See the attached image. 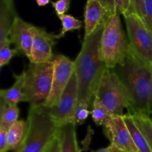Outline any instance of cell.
<instances>
[{"mask_svg":"<svg viewBox=\"0 0 152 152\" xmlns=\"http://www.w3.org/2000/svg\"><path fill=\"white\" fill-rule=\"evenodd\" d=\"M114 71L127 88L131 99L129 114L152 115L151 65L129 50L124 63Z\"/></svg>","mask_w":152,"mask_h":152,"instance_id":"cell-1","label":"cell"},{"mask_svg":"<svg viewBox=\"0 0 152 152\" xmlns=\"http://www.w3.org/2000/svg\"><path fill=\"white\" fill-rule=\"evenodd\" d=\"M105 22L90 36L83 39L81 50L74 60V72L78 86V102H86L91 107L102 74L106 69L99 57V42Z\"/></svg>","mask_w":152,"mask_h":152,"instance_id":"cell-2","label":"cell"},{"mask_svg":"<svg viewBox=\"0 0 152 152\" xmlns=\"http://www.w3.org/2000/svg\"><path fill=\"white\" fill-rule=\"evenodd\" d=\"M59 129L52 118L50 108L30 106L26 134L18 152H43L57 135Z\"/></svg>","mask_w":152,"mask_h":152,"instance_id":"cell-3","label":"cell"},{"mask_svg":"<svg viewBox=\"0 0 152 152\" xmlns=\"http://www.w3.org/2000/svg\"><path fill=\"white\" fill-rule=\"evenodd\" d=\"M130 50L120 15H112L106 20L99 45V57L106 68L114 69L124 63Z\"/></svg>","mask_w":152,"mask_h":152,"instance_id":"cell-4","label":"cell"},{"mask_svg":"<svg viewBox=\"0 0 152 152\" xmlns=\"http://www.w3.org/2000/svg\"><path fill=\"white\" fill-rule=\"evenodd\" d=\"M94 96L112 116H123L131 107L127 88L114 69L105 70Z\"/></svg>","mask_w":152,"mask_h":152,"instance_id":"cell-5","label":"cell"},{"mask_svg":"<svg viewBox=\"0 0 152 152\" xmlns=\"http://www.w3.org/2000/svg\"><path fill=\"white\" fill-rule=\"evenodd\" d=\"M53 74V59L45 63L30 62L25 70L24 86V94L30 106L45 105L51 90Z\"/></svg>","mask_w":152,"mask_h":152,"instance_id":"cell-6","label":"cell"},{"mask_svg":"<svg viewBox=\"0 0 152 152\" xmlns=\"http://www.w3.org/2000/svg\"><path fill=\"white\" fill-rule=\"evenodd\" d=\"M130 48L137 55L151 65L152 31L140 17L130 13L124 16Z\"/></svg>","mask_w":152,"mask_h":152,"instance_id":"cell-7","label":"cell"},{"mask_svg":"<svg viewBox=\"0 0 152 152\" xmlns=\"http://www.w3.org/2000/svg\"><path fill=\"white\" fill-rule=\"evenodd\" d=\"M53 74L51 90L44 105L48 108H52L56 105L75 70L74 61L63 54H57L53 56Z\"/></svg>","mask_w":152,"mask_h":152,"instance_id":"cell-8","label":"cell"},{"mask_svg":"<svg viewBox=\"0 0 152 152\" xmlns=\"http://www.w3.org/2000/svg\"><path fill=\"white\" fill-rule=\"evenodd\" d=\"M78 100V86L74 72L56 105L50 108L52 118L59 127L72 123Z\"/></svg>","mask_w":152,"mask_h":152,"instance_id":"cell-9","label":"cell"},{"mask_svg":"<svg viewBox=\"0 0 152 152\" xmlns=\"http://www.w3.org/2000/svg\"><path fill=\"white\" fill-rule=\"evenodd\" d=\"M103 132L111 144L126 152H138L127 127L124 116H111L102 125Z\"/></svg>","mask_w":152,"mask_h":152,"instance_id":"cell-10","label":"cell"},{"mask_svg":"<svg viewBox=\"0 0 152 152\" xmlns=\"http://www.w3.org/2000/svg\"><path fill=\"white\" fill-rule=\"evenodd\" d=\"M57 40V34L48 32L44 28L35 26L30 62L45 63L51 61L54 56L53 48Z\"/></svg>","mask_w":152,"mask_h":152,"instance_id":"cell-11","label":"cell"},{"mask_svg":"<svg viewBox=\"0 0 152 152\" xmlns=\"http://www.w3.org/2000/svg\"><path fill=\"white\" fill-rule=\"evenodd\" d=\"M35 25L25 22L19 16H16L10 29L9 39L11 44L19 53H22L29 59L32 49Z\"/></svg>","mask_w":152,"mask_h":152,"instance_id":"cell-12","label":"cell"},{"mask_svg":"<svg viewBox=\"0 0 152 152\" xmlns=\"http://www.w3.org/2000/svg\"><path fill=\"white\" fill-rule=\"evenodd\" d=\"M109 17L106 8L99 0H88L84 13L85 36H90Z\"/></svg>","mask_w":152,"mask_h":152,"instance_id":"cell-13","label":"cell"},{"mask_svg":"<svg viewBox=\"0 0 152 152\" xmlns=\"http://www.w3.org/2000/svg\"><path fill=\"white\" fill-rule=\"evenodd\" d=\"M16 16L13 0H0V47L11 44L9 35Z\"/></svg>","mask_w":152,"mask_h":152,"instance_id":"cell-14","label":"cell"},{"mask_svg":"<svg viewBox=\"0 0 152 152\" xmlns=\"http://www.w3.org/2000/svg\"><path fill=\"white\" fill-rule=\"evenodd\" d=\"M15 81L13 86L7 89H1L0 91L1 100L7 105H17L21 102H27V98L24 94L25 70L20 74H13Z\"/></svg>","mask_w":152,"mask_h":152,"instance_id":"cell-15","label":"cell"},{"mask_svg":"<svg viewBox=\"0 0 152 152\" xmlns=\"http://www.w3.org/2000/svg\"><path fill=\"white\" fill-rule=\"evenodd\" d=\"M74 123H69L60 126L58 132L60 152H81L77 140V131Z\"/></svg>","mask_w":152,"mask_h":152,"instance_id":"cell-16","label":"cell"},{"mask_svg":"<svg viewBox=\"0 0 152 152\" xmlns=\"http://www.w3.org/2000/svg\"><path fill=\"white\" fill-rule=\"evenodd\" d=\"M27 130V121L19 120L7 131V151H16L22 145Z\"/></svg>","mask_w":152,"mask_h":152,"instance_id":"cell-17","label":"cell"},{"mask_svg":"<svg viewBox=\"0 0 152 152\" xmlns=\"http://www.w3.org/2000/svg\"><path fill=\"white\" fill-rule=\"evenodd\" d=\"M125 121H126L127 127L131 134L132 140L138 149V152H151L146 139L140 132L137 126L135 124L132 114L126 113L124 115Z\"/></svg>","mask_w":152,"mask_h":152,"instance_id":"cell-18","label":"cell"},{"mask_svg":"<svg viewBox=\"0 0 152 152\" xmlns=\"http://www.w3.org/2000/svg\"><path fill=\"white\" fill-rule=\"evenodd\" d=\"M19 109L17 105H7L0 99V128L8 129L19 118Z\"/></svg>","mask_w":152,"mask_h":152,"instance_id":"cell-19","label":"cell"},{"mask_svg":"<svg viewBox=\"0 0 152 152\" xmlns=\"http://www.w3.org/2000/svg\"><path fill=\"white\" fill-rule=\"evenodd\" d=\"M135 124L146 139L152 152V120L151 117L142 114H131Z\"/></svg>","mask_w":152,"mask_h":152,"instance_id":"cell-20","label":"cell"},{"mask_svg":"<svg viewBox=\"0 0 152 152\" xmlns=\"http://www.w3.org/2000/svg\"><path fill=\"white\" fill-rule=\"evenodd\" d=\"M106 8L109 16L112 15H126L129 13L131 0H99Z\"/></svg>","mask_w":152,"mask_h":152,"instance_id":"cell-21","label":"cell"},{"mask_svg":"<svg viewBox=\"0 0 152 152\" xmlns=\"http://www.w3.org/2000/svg\"><path fill=\"white\" fill-rule=\"evenodd\" d=\"M58 18L60 19L62 22V30L60 33L57 34L58 39H60L61 38L65 37L66 33L76 31V30H80L83 27V22L71 15H61L58 16Z\"/></svg>","mask_w":152,"mask_h":152,"instance_id":"cell-22","label":"cell"},{"mask_svg":"<svg viewBox=\"0 0 152 152\" xmlns=\"http://www.w3.org/2000/svg\"><path fill=\"white\" fill-rule=\"evenodd\" d=\"M92 120L94 122L96 126H102L105 123L107 120L109 118L111 114H109L106 108L102 105L99 102L96 96H94V99L92 103V110L91 111Z\"/></svg>","mask_w":152,"mask_h":152,"instance_id":"cell-23","label":"cell"},{"mask_svg":"<svg viewBox=\"0 0 152 152\" xmlns=\"http://www.w3.org/2000/svg\"><path fill=\"white\" fill-rule=\"evenodd\" d=\"M90 107V105L86 102H78L75 112H74V117H73L72 123H74L76 126L77 125H83L88 119L89 114H91V111L89 110Z\"/></svg>","mask_w":152,"mask_h":152,"instance_id":"cell-24","label":"cell"},{"mask_svg":"<svg viewBox=\"0 0 152 152\" xmlns=\"http://www.w3.org/2000/svg\"><path fill=\"white\" fill-rule=\"evenodd\" d=\"M10 43H7L0 47V66L1 68L8 65L14 56L19 54L16 48H10Z\"/></svg>","mask_w":152,"mask_h":152,"instance_id":"cell-25","label":"cell"},{"mask_svg":"<svg viewBox=\"0 0 152 152\" xmlns=\"http://www.w3.org/2000/svg\"><path fill=\"white\" fill-rule=\"evenodd\" d=\"M140 18L152 31V0H143Z\"/></svg>","mask_w":152,"mask_h":152,"instance_id":"cell-26","label":"cell"},{"mask_svg":"<svg viewBox=\"0 0 152 152\" xmlns=\"http://www.w3.org/2000/svg\"><path fill=\"white\" fill-rule=\"evenodd\" d=\"M51 4L56 11L57 16L66 14V12L69 10L71 0H57L51 1Z\"/></svg>","mask_w":152,"mask_h":152,"instance_id":"cell-27","label":"cell"},{"mask_svg":"<svg viewBox=\"0 0 152 152\" xmlns=\"http://www.w3.org/2000/svg\"><path fill=\"white\" fill-rule=\"evenodd\" d=\"M43 152H60V142H59L58 134L46 147Z\"/></svg>","mask_w":152,"mask_h":152,"instance_id":"cell-28","label":"cell"},{"mask_svg":"<svg viewBox=\"0 0 152 152\" xmlns=\"http://www.w3.org/2000/svg\"><path fill=\"white\" fill-rule=\"evenodd\" d=\"M142 3H143V0H131V7L129 13H136L140 17Z\"/></svg>","mask_w":152,"mask_h":152,"instance_id":"cell-29","label":"cell"},{"mask_svg":"<svg viewBox=\"0 0 152 152\" xmlns=\"http://www.w3.org/2000/svg\"><path fill=\"white\" fill-rule=\"evenodd\" d=\"M7 129L0 128V152H7Z\"/></svg>","mask_w":152,"mask_h":152,"instance_id":"cell-30","label":"cell"},{"mask_svg":"<svg viewBox=\"0 0 152 152\" xmlns=\"http://www.w3.org/2000/svg\"><path fill=\"white\" fill-rule=\"evenodd\" d=\"M37 4L39 7H43V6L47 5L50 2V0H36Z\"/></svg>","mask_w":152,"mask_h":152,"instance_id":"cell-31","label":"cell"},{"mask_svg":"<svg viewBox=\"0 0 152 152\" xmlns=\"http://www.w3.org/2000/svg\"><path fill=\"white\" fill-rule=\"evenodd\" d=\"M108 148H109L110 152H126V151H122V150L116 148L115 146H114V145H110L109 146H108Z\"/></svg>","mask_w":152,"mask_h":152,"instance_id":"cell-32","label":"cell"},{"mask_svg":"<svg viewBox=\"0 0 152 152\" xmlns=\"http://www.w3.org/2000/svg\"><path fill=\"white\" fill-rule=\"evenodd\" d=\"M93 152H110V151H109V148H108V147H107V148H99V149L96 150V151H93Z\"/></svg>","mask_w":152,"mask_h":152,"instance_id":"cell-33","label":"cell"},{"mask_svg":"<svg viewBox=\"0 0 152 152\" xmlns=\"http://www.w3.org/2000/svg\"><path fill=\"white\" fill-rule=\"evenodd\" d=\"M151 120H152V115L151 116Z\"/></svg>","mask_w":152,"mask_h":152,"instance_id":"cell-34","label":"cell"},{"mask_svg":"<svg viewBox=\"0 0 152 152\" xmlns=\"http://www.w3.org/2000/svg\"><path fill=\"white\" fill-rule=\"evenodd\" d=\"M151 67H152V62H151Z\"/></svg>","mask_w":152,"mask_h":152,"instance_id":"cell-35","label":"cell"},{"mask_svg":"<svg viewBox=\"0 0 152 152\" xmlns=\"http://www.w3.org/2000/svg\"><path fill=\"white\" fill-rule=\"evenodd\" d=\"M15 152H18V151H15Z\"/></svg>","mask_w":152,"mask_h":152,"instance_id":"cell-36","label":"cell"},{"mask_svg":"<svg viewBox=\"0 0 152 152\" xmlns=\"http://www.w3.org/2000/svg\"><path fill=\"white\" fill-rule=\"evenodd\" d=\"M87 1H88V0H87Z\"/></svg>","mask_w":152,"mask_h":152,"instance_id":"cell-37","label":"cell"},{"mask_svg":"<svg viewBox=\"0 0 152 152\" xmlns=\"http://www.w3.org/2000/svg\"><path fill=\"white\" fill-rule=\"evenodd\" d=\"M151 68H152V67H151Z\"/></svg>","mask_w":152,"mask_h":152,"instance_id":"cell-38","label":"cell"}]
</instances>
